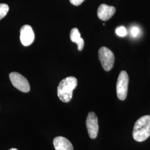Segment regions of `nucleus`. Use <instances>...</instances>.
Here are the masks:
<instances>
[{"label":"nucleus","mask_w":150,"mask_h":150,"mask_svg":"<svg viewBox=\"0 0 150 150\" xmlns=\"http://www.w3.org/2000/svg\"><path fill=\"white\" fill-rule=\"evenodd\" d=\"M8 11V6L6 4H0V20L6 16Z\"/></svg>","instance_id":"obj_11"},{"label":"nucleus","mask_w":150,"mask_h":150,"mask_svg":"<svg viewBox=\"0 0 150 150\" xmlns=\"http://www.w3.org/2000/svg\"><path fill=\"white\" fill-rule=\"evenodd\" d=\"M20 40L24 46L31 45L35 40V33L32 27L25 25L20 30Z\"/></svg>","instance_id":"obj_7"},{"label":"nucleus","mask_w":150,"mask_h":150,"mask_svg":"<svg viewBox=\"0 0 150 150\" xmlns=\"http://www.w3.org/2000/svg\"><path fill=\"white\" fill-rule=\"evenodd\" d=\"M71 40L77 45V49L79 51H82L84 47V41L81 38V34L77 28H74L70 32Z\"/></svg>","instance_id":"obj_10"},{"label":"nucleus","mask_w":150,"mask_h":150,"mask_svg":"<svg viewBox=\"0 0 150 150\" xmlns=\"http://www.w3.org/2000/svg\"><path fill=\"white\" fill-rule=\"evenodd\" d=\"M139 32V29L137 27H132L131 30V33L132 36L134 37H136L137 36Z\"/></svg>","instance_id":"obj_14"},{"label":"nucleus","mask_w":150,"mask_h":150,"mask_svg":"<svg viewBox=\"0 0 150 150\" xmlns=\"http://www.w3.org/2000/svg\"><path fill=\"white\" fill-rule=\"evenodd\" d=\"M56 150H74V147L70 141L62 136H57L53 141Z\"/></svg>","instance_id":"obj_9"},{"label":"nucleus","mask_w":150,"mask_h":150,"mask_svg":"<svg viewBox=\"0 0 150 150\" xmlns=\"http://www.w3.org/2000/svg\"><path fill=\"white\" fill-rule=\"evenodd\" d=\"M12 84L17 89L22 92H28L30 90V86L27 79L18 72H11L9 75Z\"/></svg>","instance_id":"obj_5"},{"label":"nucleus","mask_w":150,"mask_h":150,"mask_svg":"<svg viewBox=\"0 0 150 150\" xmlns=\"http://www.w3.org/2000/svg\"><path fill=\"white\" fill-rule=\"evenodd\" d=\"M88 134L92 139H96L98 132V123L96 115L93 112L88 113L86 121Z\"/></svg>","instance_id":"obj_6"},{"label":"nucleus","mask_w":150,"mask_h":150,"mask_svg":"<svg viewBox=\"0 0 150 150\" xmlns=\"http://www.w3.org/2000/svg\"><path fill=\"white\" fill-rule=\"evenodd\" d=\"M129 76L126 71H122L118 76L116 84V91L118 99L123 101L127 95L128 85H129Z\"/></svg>","instance_id":"obj_4"},{"label":"nucleus","mask_w":150,"mask_h":150,"mask_svg":"<svg viewBox=\"0 0 150 150\" xmlns=\"http://www.w3.org/2000/svg\"><path fill=\"white\" fill-rule=\"evenodd\" d=\"M85 0H70V2L73 5L78 6L81 5Z\"/></svg>","instance_id":"obj_13"},{"label":"nucleus","mask_w":150,"mask_h":150,"mask_svg":"<svg viewBox=\"0 0 150 150\" xmlns=\"http://www.w3.org/2000/svg\"><path fill=\"white\" fill-rule=\"evenodd\" d=\"M115 12L116 8L113 6L101 4L98 8L97 16L102 21H107L112 17Z\"/></svg>","instance_id":"obj_8"},{"label":"nucleus","mask_w":150,"mask_h":150,"mask_svg":"<svg viewBox=\"0 0 150 150\" xmlns=\"http://www.w3.org/2000/svg\"><path fill=\"white\" fill-rule=\"evenodd\" d=\"M77 86V80L70 76L63 79L59 82L57 87V95L59 100L62 102H70L72 98L73 91Z\"/></svg>","instance_id":"obj_1"},{"label":"nucleus","mask_w":150,"mask_h":150,"mask_svg":"<svg viewBox=\"0 0 150 150\" xmlns=\"http://www.w3.org/2000/svg\"><path fill=\"white\" fill-rule=\"evenodd\" d=\"M10 150H18L17 149H14V148H12V149H11Z\"/></svg>","instance_id":"obj_15"},{"label":"nucleus","mask_w":150,"mask_h":150,"mask_svg":"<svg viewBox=\"0 0 150 150\" xmlns=\"http://www.w3.org/2000/svg\"><path fill=\"white\" fill-rule=\"evenodd\" d=\"M116 34L120 37H124L127 35V31L125 27L123 26L119 27L116 30Z\"/></svg>","instance_id":"obj_12"},{"label":"nucleus","mask_w":150,"mask_h":150,"mask_svg":"<svg viewBox=\"0 0 150 150\" xmlns=\"http://www.w3.org/2000/svg\"><path fill=\"white\" fill-rule=\"evenodd\" d=\"M98 58L104 70L109 71L112 69L115 62V56L109 48L105 46L100 48Z\"/></svg>","instance_id":"obj_3"},{"label":"nucleus","mask_w":150,"mask_h":150,"mask_svg":"<svg viewBox=\"0 0 150 150\" xmlns=\"http://www.w3.org/2000/svg\"><path fill=\"white\" fill-rule=\"evenodd\" d=\"M134 139L143 142L150 136V115H145L139 118L134 123L132 132Z\"/></svg>","instance_id":"obj_2"}]
</instances>
